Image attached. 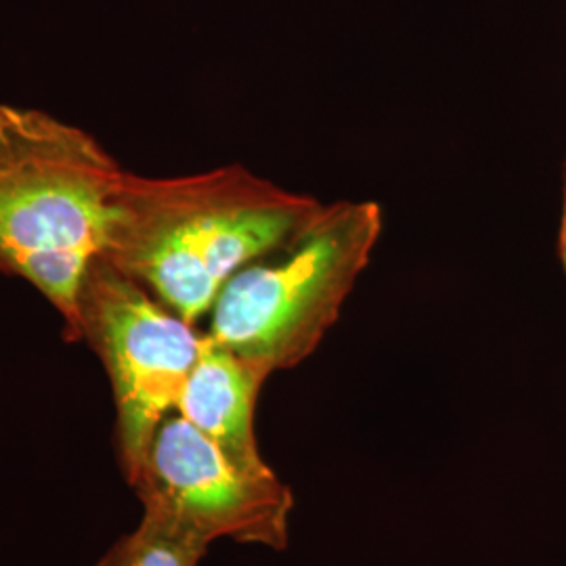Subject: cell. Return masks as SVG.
Listing matches in <instances>:
<instances>
[{
	"label": "cell",
	"instance_id": "cell-1",
	"mask_svg": "<svg viewBox=\"0 0 566 566\" xmlns=\"http://www.w3.org/2000/svg\"><path fill=\"white\" fill-rule=\"evenodd\" d=\"M322 208L242 164L164 179L126 170L103 259L196 325L224 283L294 240Z\"/></svg>",
	"mask_w": 566,
	"mask_h": 566
},
{
	"label": "cell",
	"instance_id": "cell-2",
	"mask_svg": "<svg viewBox=\"0 0 566 566\" xmlns=\"http://www.w3.org/2000/svg\"><path fill=\"white\" fill-rule=\"evenodd\" d=\"M126 170L76 124L0 103V273L36 287L81 340V294L118 217Z\"/></svg>",
	"mask_w": 566,
	"mask_h": 566
},
{
	"label": "cell",
	"instance_id": "cell-3",
	"mask_svg": "<svg viewBox=\"0 0 566 566\" xmlns=\"http://www.w3.org/2000/svg\"><path fill=\"white\" fill-rule=\"evenodd\" d=\"M382 227L378 202L324 203L294 240L224 283L206 336L266 378L303 364L338 322Z\"/></svg>",
	"mask_w": 566,
	"mask_h": 566
},
{
	"label": "cell",
	"instance_id": "cell-4",
	"mask_svg": "<svg viewBox=\"0 0 566 566\" xmlns=\"http://www.w3.org/2000/svg\"><path fill=\"white\" fill-rule=\"evenodd\" d=\"M81 340L95 348L107 369L122 470L128 479L156 430L177 411L203 336L142 283L99 259L82 285Z\"/></svg>",
	"mask_w": 566,
	"mask_h": 566
},
{
	"label": "cell",
	"instance_id": "cell-5",
	"mask_svg": "<svg viewBox=\"0 0 566 566\" xmlns=\"http://www.w3.org/2000/svg\"><path fill=\"white\" fill-rule=\"evenodd\" d=\"M145 512L163 516L212 544L283 549L287 546L290 489L273 476H252L179 413L156 430L142 464L128 476Z\"/></svg>",
	"mask_w": 566,
	"mask_h": 566
},
{
	"label": "cell",
	"instance_id": "cell-6",
	"mask_svg": "<svg viewBox=\"0 0 566 566\" xmlns=\"http://www.w3.org/2000/svg\"><path fill=\"white\" fill-rule=\"evenodd\" d=\"M264 380L256 367L203 336L202 353L177 403L181 418L252 476L275 474L264 462L254 432V409Z\"/></svg>",
	"mask_w": 566,
	"mask_h": 566
},
{
	"label": "cell",
	"instance_id": "cell-7",
	"mask_svg": "<svg viewBox=\"0 0 566 566\" xmlns=\"http://www.w3.org/2000/svg\"><path fill=\"white\" fill-rule=\"evenodd\" d=\"M208 546L182 526L145 512L139 528L124 535L93 566H198Z\"/></svg>",
	"mask_w": 566,
	"mask_h": 566
},
{
	"label": "cell",
	"instance_id": "cell-8",
	"mask_svg": "<svg viewBox=\"0 0 566 566\" xmlns=\"http://www.w3.org/2000/svg\"><path fill=\"white\" fill-rule=\"evenodd\" d=\"M560 259L566 271V164H565V189H563V221H560Z\"/></svg>",
	"mask_w": 566,
	"mask_h": 566
}]
</instances>
